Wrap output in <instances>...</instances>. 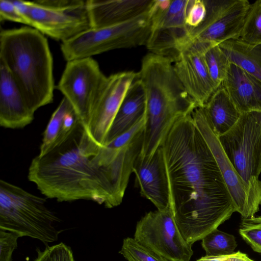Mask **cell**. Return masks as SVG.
Listing matches in <instances>:
<instances>
[{
	"label": "cell",
	"mask_w": 261,
	"mask_h": 261,
	"mask_svg": "<svg viewBox=\"0 0 261 261\" xmlns=\"http://www.w3.org/2000/svg\"><path fill=\"white\" fill-rule=\"evenodd\" d=\"M202 247L206 255L219 256L231 254L237 247L235 237L217 228L202 239Z\"/></svg>",
	"instance_id": "obj_26"
},
{
	"label": "cell",
	"mask_w": 261,
	"mask_h": 261,
	"mask_svg": "<svg viewBox=\"0 0 261 261\" xmlns=\"http://www.w3.org/2000/svg\"><path fill=\"white\" fill-rule=\"evenodd\" d=\"M239 39L249 45H261V0L250 3Z\"/></svg>",
	"instance_id": "obj_27"
},
{
	"label": "cell",
	"mask_w": 261,
	"mask_h": 261,
	"mask_svg": "<svg viewBox=\"0 0 261 261\" xmlns=\"http://www.w3.org/2000/svg\"><path fill=\"white\" fill-rule=\"evenodd\" d=\"M38 254L34 261H75L71 248L61 242L53 246L46 245L43 251L37 249Z\"/></svg>",
	"instance_id": "obj_30"
},
{
	"label": "cell",
	"mask_w": 261,
	"mask_h": 261,
	"mask_svg": "<svg viewBox=\"0 0 261 261\" xmlns=\"http://www.w3.org/2000/svg\"><path fill=\"white\" fill-rule=\"evenodd\" d=\"M222 85L242 113L261 112V82L233 63H230Z\"/></svg>",
	"instance_id": "obj_20"
},
{
	"label": "cell",
	"mask_w": 261,
	"mask_h": 261,
	"mask_svg": "<svg viewBox=\"0 0 261 261\" xmlns=\"http://www.w3.org/2000/svg\"><path fill=\"white\" fill-rule=\"evenodd\" d=\"M154 0L86 1L91 28L122 23L148 12Z\"/></svg>",
	"instance_id": "obj_19"
},
{
	"label": "cell",
	"mask_w": 261,
	"mask_h": 261,
	"mask_svg": "<svg viewBox=\"0 0 261 261\" xmlns=\"http://www.w3.org/2000/svg\"><path fill=\"white\" fill-rule=\"evenodd\" d=\"M218 138L239 175L261 197V126L252 112L241 114L232 127Z\"/></svg>",
	"instance_id": "obj_8"
},
{
	"label": "cell",
	"mask_w": 261,
	"mask_h": 261,
	"mask_svg": "<svg viewBox=\"0 0 261 261\" xmlns=\"http://www.w3.org/2000/svg\"><path fill=\"white\" fill-rule=\"evenodd\" d=\"M135 240L169 261H190L193 251L181 234L170 208L149 212L137 222Z\"/></svg>",
	"instance_id": "obj_12"
},
{
	"label": "cell",
	"mask_w": 261,
	"mask_h": 261,
	"mask_svg": "<svg viewBox=\"0 0 261 261\" xmlns=\"http://www.w3.org/2000/svg\"><path fill=\"white\" fill-rule=\"evenodd\" d=\"M119 252L127 261H169L146 248L134 238L130 237L123 240Z\"/></svg>",
	"instance_id": "obj_28"
},
{
	"label": "cell",
	"mask_w": 261,
	"mask_h": 261,
	"mask_svg": "<svg viewBox=\"0 0 261 261\" xmlns=\"http://www.w3.org/2000/svg\"><path fill=\"white\" fill-rule=\"evenodd\" d=\"M239 232L254 251L261 254V216L242 218Z\"/></svg>",
	"instance_id": "obj_29"
},
{
	"label": "cell",
	"mask_w": 261,
	"mask_h": 261,
	"mask_svg": "<svg viewBox=\"0 0 261 261\" xmlns=\"http://www.w3.org/2000/svg\"><path fill=\"white\" fill-rule=\"evenodd\" d=\"M145 92L137 77L125 95L109 129L104 145L132 128L145 114Z\"/></svg>",
	"instance_id": "obj_21"
},
{
	"label": "cell",
	"mask_w": 261,
	"mask_h": 261,
	"mask_svg": "<svg viewBox=\"0 0 261 261\" xmlns=\"http://www.w3.org/2000/svg\"><path fill=\"white\" fill-rule=\"evenodd\" d=\"M161 147L170 208L181 234L192 245L229 219L236 207L192 113L176 121Z\"/></svg>",
	"instance_id": "obj_1"
},
{
	"label": "cell",
	"mask_w": 261,
	"mask_h": 261,
	"mask_svg": "<svg viewBox=\"0 0 261 261\" xmlns=\"http://www.w3.org/2000/svg\"><path fill=\"white\" fill-rule=\"evenodd\" d=\"M252 113L261 126V112H252Z\"/></svg>",
	"instance_id": "obj_35"
},
{
	"label": "cell",
	"mask_w": 261,
	"mask_h": 261,
	"mask_svg": "<svg viewBox=\"0 0 261 261\" xmlns=\"http://www.w3.org/2000/svg\"><path fill=\"white\" fill-rule=\"evenodd\" d=\"M99 147L80 124L65 142L32 160L28 179L43 195L59 201L85 199L117 206L121 203L94 159Z\"/></svg>",
	"instance_id": "obj_2"
},
{
	"label": "cell",
	"mask_w": 261,
	"mask_h": 261,
	"mask_svg": "<svg viewBox=\"0 0 261 261\" xmlns=\"http://www.w3.org/2000/svg\"><path fill=\"white\" fill-rule=\"evenodd\" d=\"M146 97V122L139 155L150 158L176 121L197 107L176 76L173 63L149 53L138 72Z\"/></svg>",
	"instance_id": "obj_3"
},
{
	"label": "cell",
	"mask_w": 261,
	"mask_h": 261,
	"mask_svg": "<svg viewBox=\"0 0 261 261\" xmlns=\"http://www.w3.org/2000/svg\"><path fill=\"white\" fill-rule=\"evenodd\" d=\"M173 68L197 107H203L218 89L211 79L203 54V44L191 38L179 48Z\"/></svg>",
	"instance_id": "obj_15"
},
{
	"label": "cell",
	"mask_w": 261,
	"mask_h": 261,
	"mask_svg": "<svg viewBox=\"0 0 261 261\" xmlns=\"http://www.w3.org/2000/svg\"><path fill=\"white\" fill-rule=\"evenodd\" d=\"M206 15L204 0H190L186 16V24L190 28L199 26Z\"/></svg>",
	"instance_id": "obj_32"
},
{
	"label": "cell",
	"mask_w": 261,
	"mask_h": 261,
	"mask_svg": "<svg viewBox=\"0 0 261 261\" xmlns=\"http://www.w3.org/2000/svg\"><path fill=\"white\" fill-rule=\"evenodd\" d=\"M196 261H254L245 253L238 251L231 254L201 257Z\"/></svg>",
	"instance_id": "obj_34"
},
{
	"label": "cell",
	"mask_w": 261,
	"mask_h": 261,
	"mask_svg": "<svg viewBox=\"0 0 261 261\" xmlns=\"http://www.w3.org/2000/svg\"><path fill=\"white\" fill-rule=\"evenodd\" d=\"M45 199L4 180H0V229L29 237L45 245L58 240L60 219Z\"/></svg>",
	"instance_id": "obj_5"
},
{
	"label": "cell",
	"mask_w": 261,
	"mask_h": 261,
	"mask_svg": "<svg viewBox=\"0 0 261 261\" xmlns=\"http://www.w3.org/2000/svg\"><path fill=\"white\" fill-rule=\"evenodd\" d=\"M133 172L142 196L150 200L157 210L170 207L168 180L161 146L150 158L139 155Z\"/></svg>",
	"instance_id": "obj_17"
},
{
	"label": "cell",
	"mask_w": 261,
	"mask_h": 261,
	"mask_svg": "<svg viewBox=\"0 0 261 261\" xmlns=\"http://www.w3.org/2000/svg\"><path fill=\"white\" fill-rule=\"evenodd\" d=\"M206 15L197 27L189 28L191 38L219 44L239 39L250 3L247 0H204Z\"/></svg>",
	"instance_id": "obj_14"
},
{
	"label": "cell",
	"mask_w": 261,
	"mask_h": 261,
	"mask_svg": "<svg viewBox=\"0 0 261 261\" xmlns=\"http://www.w3.org/2000/svg\"><path fill=\"white\" fill-rule=\"evenodd\" d=\"M107 77L92 57L67 62L57 89L71 104L85 129Z\"/></svg>",
	"instance_id": "obj_10"
},
{
	"label": "cell",
	"mask_w": 261,
	"mask_h": 261,
	"mask_svg": "<svg viewBox=\"0 0 261 261\" xmlns=\"http://www.w3.org/2000/svg\"><path fill=\"white\" fill-rule=\"evenodd\" d=\"M150 30L148 12L122 23L89 29L62 42L61 49L67 62L90 58L111 50L146 45Z\"/></svg>",
	"instance_id": "obj_7"
},
{
	"label": "cell",
	"mask_w": 261,
	"mask_h": 261,
	"mask_svg": "<svg viewBox=\"0 0 261 261\" xmlns=\"http://www.w3.org/2000/svg\"><path fill=\"white\" fill-rule=\"evenodd\" d=\"M145 113L129 130L99 147L94 158L106 172L120 203L122 202L136 160L140 153Z\"/></svg>",
	"instance_id": "obj_11"
},
{
	"label": "cell",
	"mask_w": 261,
	"mask_h": 261,
	"mask_svg": "<svg viewBox=\"0 0 261 261\" xmlns=\"http://www.w3.org/2000/svg\"><path fill=\"white\" fill-rule=\"evenodd\" d=\"M19 236L0 229V261H12V254L17 247Z\"/></svg>",
	"instance_id": "obj_31"
},
{
	"label": "cell",
	"mask_w": 261,
	"mask_h": 261,
	"mask_svg": "<svg viewBox=\"0 0 261 261\" xmlns=\"http://www.w3.org/2000/svg\"><path fill=\"white\" fill-rule=\"evenodd\" d=\"M35 113L5 65L0 62V125L10 129L22 128L34 120Z\"/></svg>",
	"instance_id": "obj_18"
},
{
	"label": "cell",
	"mask_w": 261,
	"mask_h": 261,
	"mask_svg": "<svg viewBox=\"0 0 261 261\" xmlns=\"http://www.w3.org/2000/svg\"><path fill=\"white\" fill-rule=\"evenodd\" d=\"M219 46L230 63L261 82V45H249L237 39L223 42Z\"/></svg>",
	"instance_id": "obj_24"
},
{
	"label": "cell",
	"mask_w": 261,
	"mask_h": 261,
	"mask_svg": "<svg viewBox=\"0 0 261 261\" xmlns=\"http://www.w3.org/2000/svg\"><path fill=\"white\" fill-rule=\"evenodd\" d=\"M138 77V72L127 71L107 77L93 107L86 131L99 146H102L125 95Z\"/></svg>",
	"instance_id": "obj_16"
},
{
	"label": "cell",
	"mask_w": 261,
	"mask_h": 261,
	"mask_svg": "<svg viewBox=\"0 0 261 261\" xmlns=\"http://www.w3.org/2000/svg\"><path fill=\"white\" fill-rule=\"evenodd\" d=\"M215 134H225L237 123L241 113L221 85L202 107Z\"/></svg>",
	"instance_id": "obj_23"
},
{
	"label": "cell",
	"mask_w": 261,
	"mask_h": 261,
	"mask_svg": "<svg viewBox=\"0 0 261 261\" xmlns=\"http://www.w3.org/2000/svg\"><path fill=\"white\" fill-rule=\"evenodd\" d=\"M196 126L209 147L233 199L236 212L242 218L254 217L261 205V197L243 180L226 156L218 137L214 132L202 107L192 112Z\"/></svg>",
	"instance_id": "obj_13"
},
{
	"label": "cell",
	"mask_w": 261,
	"mask_h": 261,
	"mask_svg": "<svg viewBox=\"0 0 261 261\" xmlns=\"http://www.w3.org/2000/svg\"><path fill=\"white\" fill-rule=\"evenodd\" d=\"M190 0H154L149 10L151 30L146 44L151 53L174 63L191 39L186 16Z\"/></svg>",
	"instance_id": "obj_9"
},
{
	"label": "cell",
	"mask_w": 261,
	"mask_h": 261,
	"mask_svg": "<svg viewBox=\"0 0 261 261\" xmlns=\"http://www.w3.org/2000/svg\"><path fill=\"white\" fill-rule=\"evenodd\" d=\"M0 62L7 68L34 113L53 100V60L47 40L28 27L2 30Z\"/></svg>",
	"instance_id": "obj_4"
},
{
	"label": "cell",
	"mask_w": 261,
	"mask_h": 261,
	"mask_svg": "<svg viewBox=\"0 0 261 261\" xmlns=\"http://www.w3.org/2000/svg\"><path fill=\"white\" fill-rule=\"evenodd\" d=\"M203 54L212 80L218 88L228 72L230 62L218 44L203 42Z\"/></svg>",
	"instance_id": "obj_25"
},
{
	"label": "cell",
	"mask_w": 261,
	"mask_h": 261,
	"mask_svg": "<svg viewBox=\"0 0 261 261\" xmlns=\"http://www.w3.org/2000/svg\"><path fill=\"white\" fill-rule=\"evenodd\" d=\"M80 124L71 104L65 97L53 113L43 133L39 156L65 142Z\"/></svg>",
	"instance_id": "obj_22"
},
{
	"label": "cell",
	"mask_w": 261,
	"mask_h": 261,
	"mask_svg": "<svg viewBox=\"0 0 261 261\" xmlns=\"http://www.w3.org/2000/svg\"><path fill=\"white\" fill-rule=\"evenodd\" d=\"M26 22L62 43L91 29L86 1H13Z\"/></svg>",
	"instance_id": "obj_6"
},
{
	"label": "cell",
	"mask_w": 261,
	"mask_h": 261,
	"mask_svg": "<svg viewBox=\"0 0 261 261\" xmlns=\"http://www.w3.org/2000/svg\"><path fill=\"white\" fill-rule=\"evenodd\" d=\"M0 20L11 21L26 24V22L20 14L13 1H0Z\"/></svg>",
	"instance_id": "obj_33"
}]
</instances>
